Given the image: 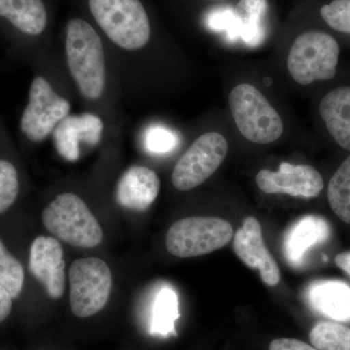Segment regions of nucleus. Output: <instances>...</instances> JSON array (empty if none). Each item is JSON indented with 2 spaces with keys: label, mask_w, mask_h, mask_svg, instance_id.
I'll list each match as a JSON object with an SVG mask.
<instances>
[{
  "label": "nucleus",
  "mask_w": 350,
  "mask_h": 350,
  "mask_svg": "<svg viewBox=\"0 0 350 350\" xmlns=\"http://www.w3.org/2000/svg\"><path fill=\"white\" fill-rule=\"evenodd\" d=\"M269 16V0H239L234 6L232 33L255 45L266 36Z\"/></svg>",
  "instance_id": "6ab92c4d"
},
{
  "label": "nucleus",
  "mask_w": 350,
  "mask_h": 350,
  "mask_svg": "<svg viewBox=\"0 0 350 350\" xmlns=\"http://www.w3.org/2000/svg\"><path fill=\"white\" fill-rule=\"evenodd\" d=\"M308 301L315 310L337 321H350V287L340 280H320L308 290Z\"/></svg>",
  "instance_id": "dca6fc26"
},
{
  "label": "nucleus",
  "mask_w": 350,
  "mask_h": 350,
  "mask_svg": "<svg viewBox=\"0 0 350 350\" xmlns=\"http://www.w3.org/2000/svg\"><path fill=\"white\" fill-rule=\"evenodd\" d=\"M89 6L101 29L119 47L135 51L149 42L150 22L140 0H89Z\"/></svg>",
  "instance_id": "7ed1b4c3"
},
{
  "label": "nucleus",
  "mask_w": 350,
  "mask_h": 350,
  "mask_svg": "<svg viewBox=\"0 0 350 350\" xmlns=\"http://www.w3.org/2000/svg\"><path fill=\"white\" fill-rule=\"evenodd\" d=\"M258 187L266 194H284L292 197H317L324 182L319 170L312 165L280 163L276 172L262 170L256 176Z\"/></svg>",
  "instance_id": "9d476101"
},
{
  "label": "nucleus",
  "mask_w": 350,
  "mask_h": 350,
  "mask_svg": "<svg viewBox=\"0 0 350 350\" xmlns=\"http://www.w3.org/2000/svg\"><path fill=\"white\" fill-rule=\"evenodd\" d=\"M230 109L239 133L257 144H269L282 135V117L261 92L250 84H239L229 96Z\"/></svg>",
  "instance_id": "39448f33"
},
{
  "label": "nucleus",
  "mask_w": 350,
  "mask_h": 350,
  "mask_svg": "<svg viewBox=\"0 0 350 350\" xmlns=\"http://www.w3.org/2000/svg\"><path fill=\"white\" fill-rule=\"evenodd\" d=\"M12 296L7 292L5 288L0 285V323L5 321L11 314L13 308Z\"/></svg>",
  "instance_id": "cd10ccee"
},
{
  "label": "nucleus",
  "mask_w": 350,
  "mask_h": 350,
  "mask_svg": "<svg viewBox=\"0 0 350 350\" xmlns=\"http://www.w3.org/2000/svg\"><path fill=\"white\" fill-rule=\"evenodd\" d=\"M319 113L331 137L350 152V87H340L322 98Z\"/></svg>",
  "instance_id": "f3484780"
},
{
  "label": "nucleus",
  "mask_w": 350,
  "mask_h": 350,
  "mask_svg": "<svg viewBox=\"0 0 350 350\" xmlns=\"http://www.w3.org/2000/svg\"><path fill=\"white\" fill-rule=\"evenodd\" d=\"M44 227L64 243L80 248H93L103 241V232L84 200L66 193L44 209Z\"/></svg>",
  "instance_id": "20e7f679"
},
{
  "label": "nucleus",
  "mask_w": 350,
  "mask_h": 350,
  "mask_svg": "<svg viewBox=\"0 0 350 350\" xmlns=\"http://www.w3.org/2000/svg\"><path fill=\"white\" fill-rule=\"evenodd\" d=\"M336 265L350 276V251L340 253L335 258Z\"/></svg>",
  "instance_id": "c85d7f7f"
},
{
  "label": "nucleus",
  "mask_w": 350,
  "mask_h": 350,
  "mask_svg": "<svg viewBox=\"0 0 350 350\" xmlns=\"http://www.w3.org/2000/svg\"><path fill=\"white\" fill-rule=\"evenodd\" d=\"M340 45L325 31H306L294 39L287 57L290 75L298 84L333 79L337 73Z\"/></svg>",
  "instance_id": "f03ea898"
},
{
  "label": "nucleus",
  "mask_w": 350,
  "mask_h": 350,
  "mask_svg": "<svg viewBox=\"0 0 350 350\" xmlns=\"http://www.w3.org/2000/svg\"><path fill=\"white\" fill-rule=\"evenodd\" d=\"M103 131V120L92 113L68 116L55 129V146L66 161L75 162L79 159L80 144L96 146L100 142Z\"/></svg>",
  "instance_id": "ddd939ff"
},
{
  "label": "nucleus",
  "mask_w": 350,
  "mask_h": 350,
  "mask_svg": "<svg viewBox=\"0 0 350 350\" xmlns=\"http://www.w3.org/2000/svg\"><path fill=\"white\" fill-rule=\"evenodd\" d=\"M70 111V103L53 90L50 83L38 75L32 80L29 103L21 117L20 129L29 142H43Z\"/></svg>",
  "instance_id": "6e6552de"
},
{
  "label": "nucleus",
  "mask_w": 350,
  "mask_h": 350,
  "mask_svg": "<svg viewBox=\"0 0 350 350\" xmlns=\"http://www.w3.org/2000/svg\"><path fill=\"white\" fill-rule=\"evenodd\" d=\"M328 200L336 215L350 225V156L332 176Z\"/></svg>",
  "instance_id": "412c9836"
},
{
  "label": "nucleus",
  "mask_w": 350,
  "mask_h": 350,
  "mask_svg": "<svg viewBox=\"0 0 350 350\" xmlns=\"http://www.w3.org/2000/svg\"><path fill=\"white\" fill-rule=\"evenodd\" d=\"M330 232V225L319 216L306 215L299 219L285 234L283 251L287 262L294 268L301 266L306 253L326 241Z\"/></svg>",
  "instance_id": "2eb2a0df"
},
{
  "label": "nucleus",
  "mask_w": 350,
  "mask_h": 350,
  "mask_svg": "<svg viewBox=\"0 0 350 350\" xmlns=\"http://www.w3.org/2000/svg\"><path fill=\"white\" fill-rule=\"evenodd\" d=\"M0 18L27 36H38L47 27L42 0H0Z\"/></svg>",
  "instance_id": "a211bd4d"
},
{
  "label": "nucleus",
  "mask_w": 350,
  "mask_h": 350,
  "mask_svg": "<svg viewBox=\"0 0 350 350\" xmlns=\"http://www.w3.org/2000/svg\"><path fill=\"white\" fill-rule=\"evenodd\" d=\"M234 236L228 221L217 217H188L174 223L165 237L170 254L192 258L224 247Z\"/></svg>",
  "instance_id": "0eeeda50"
},
{
  "label": "nucleus",
  "mask_w": 350,
  "mask_h": 350,
  "mask_svg": "<svg viewBox=\"0 0 350 350\" xmlns=\"http://www.w3.org/2000/svg\"><path fill=\"white\" fill-rule=\"evenodd\" d=\"M319 15L334 31L350 34V0H332L320 7Z\"/></svg>",
  "instance_id": "393cba45"
},
{
  "label": "nucleus",
  "mask_w": 350,
  "mask_h": 350,
  "mask_svg": "<svg viewBox=\"0 0 350 350\" xmlns=\"http://www.w3.org/2000/svg\"><path fill=\"white\" fill-rule=\"evenodd\" d=\"M161 182L154 170L145 167L126 170L117 184V202L133 211H144L155 202L160 192Z\"/></svg>",
  "instance_id": "4468645a"
},
{
  "label": "nucleus",
  "mask_w": 350,
  "mask_h": 350,
  "mask_svg": "<svg viewBox=\"0 0 350 350\" xmlns=\"http://www.w3.org/2000/svg\"><path fill=\"white\" fill-rule=\"evenodd\" d=\"M29 269L52 300H59L66 289L63 246L52 237L39 236L29 248Z\"/></svg>",
  "instance_id": "9b49d317"
},
{
  "label": "nucleus",
  "mask_w": 350,
  "mask_h": 350,
  "mask_svg": "<svg viewBox=\"0 0 350 350\" xmlns=\"http://www.w3.org/2000/svg\"><path fill=\"white\" fill-rule=\"evenodd\" d=\"M0 285L5 288L13 299L22 294L25 285V271L19 260L11 254L0 239Z\"/></svg>",
  "instance_id": "5701e85b"
},
{
  "label": "nucleus",
  "mask_w": 350,
  "mask_h": 350,
  "mask_svg": "<svg viewBox=\"0 0 350 350\" xmlns=\"http://www.w3.org/2000/svg\"><path fill=\"white\" fill-rule=\"evenodd\" d=\"M269 350H319L296 338H276L269 345Z\"/></svg>",
  "instance_id": "bb28decb"
},
{
  "label": "nucleus",
  "mask_w": 350,
  "mask_h": 350,
  "mask_svg": "<svg viewBox=\"0 0 350 350\" xmlns=\"http://www.w3.org/2000/svg\"><path fill=\"white\" fill-rule=\"evenodd\" d=\"M211 1H215V2H226V1H228V0H211Z\"/></svg>",
  "instance_id": "c756f323"
},
{
  "label": "nucleus",
  "mask_w": 350,
  "mask_h": 350,
  "mask_svg": "<svg viewBox=\"0 0 350 350\" xmlns=\"http://www.w3.org/2000/svg\"><path fill=\"white\" fill-rule=\"evenodd\" d=\"M145 147L149 153L163 155L176 148L178 138L174 131L162 126H152L145 133Z\"/></svg>",
  "instance_id": "a878e982"
},
{
  "label": "nucleus",
  "mask_w": 350,
  "mask_h": 350,
  "mask_svg": "<svg viewBox=\"0 0 350 350\" xmlns=\"http://www.w3.org/2000/svg\"><path fill=\"white\" fill-rule=\"evenodd\" d=\"M66 57L78 89L89 100L101 98L105 92V51L100 36L86 21L72 19L66 25Z\"/></svg>",
  "instance_id": "f257e3e1"
},
{
  "label": "nucleus",
  "mask_w": 350,
  "mask_h": 350,
  "mask_svg": "<svg viewBox=\"0 0 350 350\" xmlns=\"http://www.w3.org/2000/svg\"><path fill=\"white\" fill-rule=\"evenodd\" d=\"M228 142L216 131L204 133L181 157L172 172V184L177 190L190 191L206 181L224 162Z\"/></svg>",
  "instance_id": "1a4fd4ad"
},
{
  "label": "nucleus",
  "mask_w": 350,
  "mask_h": 350,
  "mask_svg": "<svg viewBox=\"0 0 350 350\" xmlns=\"http://www.w3.org/2000/svg\"><path fill=\"white\" fill-rule=\"evenodd\" d=\"M178 298L174 290L165 287L157 295L152 306L150 334L152 336L169 337L175 335L174 323L178 317Z\"/></svg>",
  "instance_id": "aec40b11"
},
{
  "label": "nucleus",
  "mask_w": 350,
  "mask_h": 350,
  "mask_svg": "<svg viewBox=\"0 0 350 350\" xmlns=\"http://www.w3.org/2000/svg\"><path fill=\"white\" fill-rule=\"evenodd\" d=\"M20 192L19 170L10 160L0 157V215L15 204Z\"/></svg>",
  "instance_id": "b1692460"
},
{
  "label": "nucleus",
  "mask_w": 350,
  "mask_h": 350,
  "mask_svg": "<svg viewBox=\"0 0 350 350\" xmlns=\"http://www.w3.org/2000/svg\"><path fill=\"white\" fill-rule=\"evenodd\" d=\"M310 340L319 350H350V328L336 322H319L310 331Z\"/></svg>",
  "instance_id": "4be33fe9"
},
{
  "label": "nucleus",
  "mask_w": 350,
  "mask_h": 350,
  "mask_svg": "<svg viewBox=\"0 0 350 350\" xmlns=\"http://www.w3.org/2000/svg\"><path fill=\"white\" fill-rule=\"evenodd\" d=\"M69 304L75 317L87 319L107 306L111 294V269L100 258L76 260L69 269Z\"/></svg>",
  "instance_id": "423d86ee"
},
{
  "label": "nucleus",
  "mask_w": 350,
  "mask_h": 350,
  "mask_svg": "<svg viewBox=\"0 0 350 350\" xmlns=\"http://www.w3.org/2000/svg\"><path fill=\"white\" fill-rule=\"evenodd\" d=\"M234 250L246 266L259 269L267 285L275 286L280 283V269L265 245L262 227L257 219L247 217L244 220L234 234Z\"/></svg>",
  "instance_id": "f8f14e48"
}]
</instances>
